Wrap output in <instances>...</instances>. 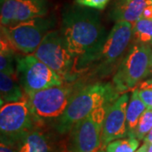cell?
Returning a JSON list of instances; mask_svg holds the SVG:
<instances>
[{
	"label": "cell",
	"mask_w": 152,
	"mask_h": 152,
	"mask_svg": "<svg viewBox=\"0 0 152 152\" xmlns=\"http://www.w3.org/2000/svg\"><path fill=\"white\" fill-rule=\"evenodd\" d=\"M133 25L117 21L108 33L102 48L88 70L93 76L102 78L111 74L124 58L125 51L132 41Z\"/></svg>",
	"instance_id": "3"
},
{
	"label": "cell",
	"mask_w": 152,
	"mask_h": 152,
	"mask_svg": "<svg viewBox=\"0 0 152 152\" xmlns=\"http://www.w3.org/2000/svg\"><path fill=\"white\" fill-rule=\"evenodd\" d=\"M152 49L149 44H134L121 61L113 78L119 94L129 91L150 75Z\"/></svg>",
	"instance_id": "4"
},
{
	"label": "cell",
	"mask_w": 152,
	"mask_h": 152,
	"mask_svg": "<svg viewBox=\"0 0 152 152\" xmlns=\"http://www.w3.org/2000/svg\"><path fill=\"white\" fill-rule=\"evenodd\" d=\"M60 33L75 58L78 75L89 69L108 35L96 10L78 4L64 10Z\"/></svg>",
	"instance_id": "1"
},
{
	"label": "cell",
	"mask_w": 152,
	"mask_h": 152,
	"mask_svg": "<svg viewBox=\"0 0 152 152\" xmlns=\"http://www.w3.org/2000/svg\"><path fill=\"white\" fill-rule=\"evenodd\" d=\"M152 129V108L145 109L140 118L135 129V137L139 140H144Z\"/></svg>",
	"instance_id": "21"
},
{
	"label": "cell",
	"mask_w": 152,
	"mask_h": 152,
	"mask_svg": "<svg viewBox=\"0 0 152 152\" xmlns=\"http://www.w3.org/2000/svg\"><path fill=\"white\" fill-rule=\"evenodd\" d=\"M0 2H1V4H3V2H4V0H0Z\"/></svg>",
	"instance_id": "33"
},
{
	"label": "cell",
	"mask_w": 152,
	"mask_h": 152,
	"mask_svg": "<svg viewBox=\"0 0 152 152\" xmlns=\"http://www.w3.org/2000/svg\"><path fill=\"white\" fill-rule=\"evenodd\" d=\"M150 4L152 0H116L111 8L110 17L115 22L126 21L134 25Z\"/></svg>",
	"instance_id": "12"
},
{
	"label": "cell",
	"mask_w": 152,
	"mask_h": 152,
	"mask_svg": "<svg viewBox=\"0 0 152 152\" xmlns=\"http://www.w3.org/2000/svg\"><path fill=\"white\" fill-rule=\"evenodd\" d=\"M140 146V140L135 137H125L110 142L105 148L107 152H135Z\"/></svg>",
	"instance_id": "19"
},
{
	"label": "cell",
	"mask_w": 152,
	"mask_h": 152,
	"mask_svg": "<svg viewBox=\"0 0 152 152\" xmlns=\"http://www.w3.org/2000/svg\"><path fill=\"white\" fill-rule=\"evenodd\" d=\"M42 125L34 116L26 98L1 105V143L13 146L21 137Z\"/></svg>",
	"instance_id": "7"
},
{
	"label": "cell",
	"mask_w": 152,
	"mask_h": 152,
	"mask_svg": "<svg viewBox=\"0 0 152 152\" xmlns=\"http://www.w3.org/2000/svg\"><path fill=\"white\" fill-rule=\"evenodd\" d=\"M129 99V93H124L109 106L104 119L101 150H105L110 142L128 137L126 114Z\"/></svg>",
	"instance_id": "11"
},
{
	"label": "cell",
	"mask_w": 152,
	"mask_h": 152,
	"mask_svg": "<svg viewBox=\"0 0 152 152\" xmlns=\"http://www.w3.org/2000/svg\"><path fill=\"white\" fill-rule=\"evenodd\" d=\"M132 40L134 44H149L152 42V19H140L133 25Z\"/></svg>",
	"instance_id": "18"
},
{
	"label": "cell",
	"mask_w": 152,
	"mask_h": 152,
	"mask_svg": "<svg viewBox=\"0 0 152 152\" xmlns=\"http://www.w3.org/2000/svg\"><path fill=\"white\" fill-rule=\"evenodd\" d=\"M21 0H4L1 4V26L14 23Z\"/></svg>",
	"instance_id": "20"
},
{
	"label": "cell",
	"mask_w": 152,
	"mask_h": 152,
	"mask_svg": "<svg viewBox=\"0 0 152 152\" xmlns=\"http://www.w3.org/2000/svg\"><path fill=\"white\" fill-rule=\"evenodd\" d=\"M77 91L76 86L62 85L26 96L34 116L40 124H43L59 119Z\"/></svg>",
	"instance_id": "5"
},
{
	"label": "cell",
	"mask_w": 152,
	"mask_h": 152,
	"mask_svg": "<svg viewBox=\"0 0 152 152\" xmlns=\"http://www.w3.org/2000/svg\"><path fill=\"white\" fill-rule=\"evenodd\" d=\"M55 152H70V151H69V150L68 146H64V147L60 148L59 150H57Z\"/></svg>",
	"instance_id": "29"
},
{
	"label": "cell",
	"mask_w": 152,
	"mask_h": 152,
	"mask_svg": "<svg viewBox=\"0 0 152 152\" xmlns=\"http://www.w3.org/2000/svg\"><path fill=\"white\" fill-rule=\"evenodd\" d=\"M17 78L26 95L65 82L56 72L33 54H17Z\"/></svg>",
	"instance_id": "9"
},
{
	"label": "cell",
	"mask_w": 152,
	"mask_h": 152,
	"mask_svg": "<svg viewBox=\"0 0 152 152\" xmlns=\"http://www.w3.org/2000/svg\"><path fill=\"white\" fill-rule=\"evenodd\" d=\"M47 14V0H21L13 24L45 16Z\"/></svg>",
	"instance_id": "15"
},
{
	"label": "cell",
	"mask_w": 152,
	"mask_h": 152,
	"mask_svg": "<svg viewBox=\"0 0 152 152\" xmlns=\"http://www.w3.org/2000/svg\"><path fill=\"white\" fill-rule=\"evenodd\" d=\"M148 152H152V144H151V145H150V147H149Z\"/></svg>",
	"instance_id": "31"
},
{
	"label": "cell",
	"mask_w": 152,
	"mask_h": 152,
	"mask_svg": "<svg viewBox=\"0 0 152 152\" xmlns=\"http://www.w3.org/2000/svg\"><path fill=\"white\" fill-rule=\"evenodd\" d=\"M54 26L52 18L37 17L10 26H1V34L16 51L23 54H32Z\"/></svg>",
	"instance_id": "8"
},
{
	"label": "cell",
	"mask_w": 152,
	"mask_h": 152,
	"mask_svg": "<svg viewBox=\"0 0 152 152\" xmlns=\"http://www.w3.org/2000/svg\"><path fill=\"white\" fill-rule=\"evenodd\" d=\"M146 108L147 107L139 96L138 90H134L131 94L126 114L128 137H135V129L139 119Z\"/></svg>",
	"instance_id": "16"
},
{
	"label": "cell",
	"mask_w": 152,
	"mask_h": 152,
	"mask_svg": "<svg viewBox=\"0 0 152 152\" xmlns=\"http://www.w3.org/2000/svg\"><path fill=\"white\" fill-rule=\"evenodd\" d=\"M144 142H146L148 144H152V129L149 132V134H147L146 137L145 138V140H144Z\"/></svg>",
	"instance_id": "28"
},
{
	"label": "cell",
	"mask_w": 152,
	"mask_h": 152,
	"mask_svg": "<svg viewBox=\"0 0 152 152\" xmlns=\"http://www.w3.org/2000/svg\"><path fill=\"white\" fill-rule=\"evenodd\" d=\"M0 152H19L15 147L8 145L6 144H0Z\"/></svg>",
	"instance_id": "25"
},
{
	"label": "cell",
	"mask_w": 152,
	"mask_h": 152,
	"mask_svg": "<svg viewBox=\"0 0 152 152\" xmlns=\"http://www.w3.org/2000/svg\"><path fill=\"white\" fill-rule=\"evenodd\" d=\"M150 45H151V46H152V42H151V43H150Z\"/></svg>",
	"instance_id": "34"
},
{
	"label": "cell",
	"mask_w": 152,
	"mask_h": 152,
	"mask_svg": "<svg viewBox=\"0 0 152 152\" xmlns=\"http://www.w3.org/2000/svg\"><path fill=\"white\" fill-rule=\"evenodd\" d=\"M76 4L96 10H103L111 0H75Z\"/></svg>",
	"instance_id": "22"
},
{
	"label": "cell",
	"mask_w": 152,
	"mask_h": 152,
	"mask_svg": "<svg viewBox=\"0 0 152 152\" xmlns=\"http://www.w3.org/2000/svg\"><path fill=\"white\" fill-rule=\"evenodd\" d=\"M15 49L8 41V39L1 34L0 40V70L9 75H17Z\"/></svg>",
	"instance_id": "17"
},
{
	"label": "cell",
	"mask_w": 152,
	"mask_h": 152,
	"mask_svg": "<svg viewBox=\"0 0 152 152\" xmlns=\"http://www.w3.org/2000/svg\"><path fill=\"white\" fill-rule=\"evenodd\" d=\"M120 94L113 83L96 82L79 90L72 98L64 113L55 123L56 130L60 134L70 132L72 128L94 110L113 103Z\"/></svg>",
	"instance_id": "2"
},
{
	"label": "cell",
	"mask_w": 152,
	"mask_h": 152,
	"mask_svg": "<svg viewBox=\"0 0 152 152\" xmlns=\"http://www.w3.org/2000/svg\"><path fill=\"white\" fill-rule=\"evenodd\" d=\"M140 89H152V78L140 83Z\"/></svg>",
	"instance_id": "26"
},
{
	"label": "cell",
	"mask_w": 152,
	"mask_h": 152,
	"mask_svg": "<svg viewBox=\"0 0 152 152\" xmlns=\"http://www.w3.org/2000/svg\"><path fill=\"white\" fill-rule=\"evenodd\" d=\"M111 104L94 110L72 128L68 145L69 151L98 152L101 150L104 119Z\"/></svg>",
	"instance_id": "10"
},
{
	"label": "cell",
	"mask_w": 152,
	"mask_h": 152,
	"mask_svg": "<svg viewBox=\"0 0 152 152\" xmlns=\"http://www.w3.org/2000/svg\"><path fill=\"white\" fill-rule=\"evenodd\" d=\"M21 85L17 75L0 73V100L1 105L10 102H19L25 99Z\"/></svg>",
	"instance_id": "14"
},
{
	"label": "cell",
	"mask_w": 152,
	"mask_h": 152,
	"mask_svg": "<svg viewBox=\"0 0 152 152\" xmlns=\"http://www.w3.org/2000/svg\"><path fill=\"white\" fill-rule=\"evenodd\" d=\"M149 147H150V144H148L146 142H144L143 145L140 147H139L135 152H148Z\"/></svg>",
	"instance_id": "27"
},
{
	"label": "cell",
	"mask_w": 152,
	"mask_h": 152,
	"mask_svg": "<svg viewBox=\"0 0 152 152\" xmlns=\"http://www.w3.org/2000/svg\"><path fill=\"white\" fill-rule=\"evenodd\" d=\"M98 152H107V151H106L105 150H100Z\"/></svg>",
	"instance_id": "32"
},
{
	"label": "cell",
	"mask_w": 152,
	"mask_h": 152,
	"mask_svg": "<svg viewBox=\"0 0 152 152\" xmlns=\"http://www.w3.org/2000/svg\"><path fill=\"white\" fill-rule=\"evenodd\" d=\"M33 54L56 72L65 82L72 83L78 79L75 61L69 51L60 31H49Z\"/></svg>",
	"instance_id": "6"
},
{
	"label": "cell",
	"mask_w": 152,
	"mask_h": 152,
	"mask_svg": "<svg viewBox=\"0 0 152 152\" xmlns=\"http://www.w3.org/2000/svg\"><path fill=\"white\" fill-rule=\"evenodd\" d=\"M140 19H152V4L148 5L145 9Z\"/></svg>",
	"instance_id": "24"
},
{
	"label": "cell",
	"mask_w": 152,
	"mask_h": 152,
	"mask_svg": "<svg viewBox=\"0 0 152 152\" xmlns=\"http://www.w3.org/2000/svg\"><path fill=\"white\" fill-rule=\"evenodd\" d=\"M152 77V58H151V69H150V75Z\"/></svg>",
	"instance_id": "30"
},
{
	"label": "cell",
	"mask_w": 152,
	"mask_h": 152,
	"mask_svg": "<svg viewBox=\"0 0 152 152\" xmlns=\"http://www.w3.org/2000/svg\"><path fill=\"white\" fill-rule=\"evenodd\" d=\"M39 125L21 137L13 145L19 152H55L54 145L49 135Z\"/></svg>",
	"instance_id": "13"
},
{
	"label": "cell",
	"mask_w": 152,
	"mask_h": 152,
	"mask_svg": "<svg viewBox=\"0 0 152 152\" xmlns=\"http://www.w3.org/2000/svg\"><path fill=\"white\" fill-rule=\"evenodd\" d=\"M142 102L148 108H152V89H137Z\"/></svg>",
	"instance_id": "23"
}]
</instances>
